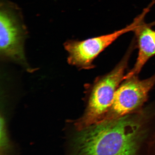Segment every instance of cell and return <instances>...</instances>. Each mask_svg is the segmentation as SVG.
Wrapping results in <instances>:
<instances>
[{"label":"cell","instance_id":"obj_1","mask_svg":"<svg viewBox=\"0 0 155 155\" xmlns=\"http://www.w3.org/2000/svg\"><path fill=\"white\" fill-rule=\"evenodd\" d=\"M155 129V102L79 130L74 141L75 151L78 155H139Z\"/></svg>","mask_w":155,"mask_h":155},{"label":"cell","instance_id":"obj_2","mask_svg":"<svg viewBox=\"0 0 155 155\" xmlns=\"http://www.w3.org/2000/svg\"><path fill=\"white\" fill-rule=\"evenodd\" d=\"M134 41L114 69L95 80L91 89L86 110L75 122L76 129L82 130L102 121L110 108L117 89L124 81L129 59L136 45Z\"/></svg>","mask_w":155,"mask_h":155},{"label":"cell","instance_id":"obj_3","mask_svg":"<svg viewBox=\"0 0 155 155\" xmlns=\"http://www.w3.org/2000/svg\"><path fill=\"white\" fill-rule=\"evenodd\" d=\"M27 31L21 11L17 5L6 0L0 5L1 55L27 67L24 43Z\"/></svg>","mask_w":155,"mask_h":155},{"label":"cell","instance_id":"obj_4","mask_svg":"<svg viewBox=\"0 0 155 155\" xmlns=\"http://www.w3.org/2000/svg\"><path fill=\"white\" fill-rule=\"evenodd\" d=\"M146 15L145 12H143L130 25L112 33L83 41H67L64 43V46L69 54V64L80 69L93 68V63L96 58L123 34L134 31L143 22Z\"/></svg>","mask_w":155,"mask_h":155},{"label":"cell","instance_id":"obj_5","mask_svg":"<svg viewBox=\"0 0 155 155\" xmlns=\"http://www.w3.org/2000/svg\"><path fill=\"white\" fill-rule=\"evenodd\" d=\"M124 80L117 89L112 106L103 120L123 117L143 108L155 85V73L143 80L134 75Z\"/></svg>","mask_w":155,"mask_h":155},{"label":"cell","instance_id":"obj_6","mask_svg":"<svg viewBox=\"0 0 155 155\" xmlns=\"http://www.w3.org/2000/svg\"><path fill=\"white\" fill-rule=\"evenodd\" d=\"M144 22L137 27L134 32L138 55L133 68L124 77V80L134 75H137L151 58L155 55V30Z\"/></svg>","mask_w":155,"mask_h":155},{"label":"cell","instance_id":"obj_7","mask_svg":"<svg viewBox=\"0 0 155 155\" xmlns=\"http://www.w3.org/2000/svg\"><path fill=\"white\" fill-rule=\"evenodd\" d=\"M148 155H155V133L148 143Z\"/></svg>","mask_w":155,"mask_h":155},{"label":"cell","instance_id":"obj_8","mask_svg":"<svg viewBox=\"0 0 155 155\" xmlns=\"http://www.w3.org/2000/svg\"><path fill=\"white\" fill-rule=\"evenodd\" d=\"M150 26L152 27L153 26H154L155 25V21L154 22H152V23H150V24H148Z\"/></svg>","mask_w":155,"mask_h":155}]
</instances>
